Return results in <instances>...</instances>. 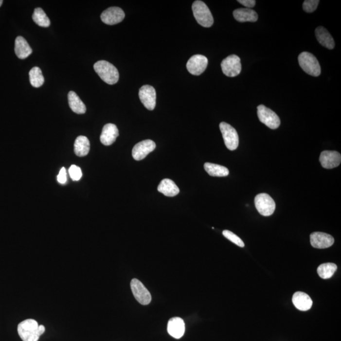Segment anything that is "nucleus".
Returning a JSON list of instances; mask_svg holds the SVG:
<instances>
[{
  "label": "nucleus",
  "instance_id": "1a4fd4ad",
  "mask_svg": "<svg viewBox=\"0 0 341 341\" xmlns=\"http://www.w3.org/2000/svg\"><path fill=\"white\" fill-rule=\"evenodd\" d=\"M130 287L133 296L140 304L147 305L151 302V294L141 281L137 279H133L130 283Z\"/></svg>",
  "mask_w": 341,
  "mask_h": 341
},
{
  "label": "nucleus",
  "instance_id": "a878e982",
  "mask_svg": "<svg viewBox=\"0 0 341 341\" xmlns=\"http://www.w3.org/2000/svg\"><path fill=\"white\" fill-rule=\"evenodd\" d=\"M34 22L40 27H48L51 22L46 13L41 8H36L33 15Z\"/></svg>",
  "mask_w": 341,
  "mask_h": 341
},
{
  "label": "nucleus",
  "instance_id": "473e14b6",
  "mask_svg": "<svg viewBox=\"0 0 341 341\" xmlns=\"http://www.w3.org/2000/svg\"><path fill=\"white\" fill-rule=\"evenodd\" d=\"M238 2L247 8H253L256 4L255 0H238Z\"/></svg>",
  "mask_w": 341,
  "mask_h": 341
},
{
  "label": "nucleus",
  "instance_id": "f257e3e1",
  "mask_svg": "<svg viewBox=\"0 0 341 341\" xmlns=\"http://www.w3.org/2000/svg\"><path fill=\"white\" fill-rule=\"evenodd\" d=\"M18 331L23 341H38L45 332V327L34 319H27L18 324Z\"/></svg>",
  "mask_w": 341,
  "mask_h": 341
},
{
  "label": "nucleus",
  "instance_id": "393cba45",
  "mask_svg": "<svg viewBox=\"0 0 341 341\" xmlns=\"http://www.w3.org/2000/svg\"><path fill=\"white\" fill-rule=\"evenodd\" d=\"M204 169L206 172L211 177H224L229 175V170L226 167L221 165L206 162L204 164Z\"/></svg>",
  "mask_w": 341,
  "mask_h": 341
},
{
  "label": "nucleus",
  "instance_id": "dca6fc26",
  "mask_svg": "<svg viewBox=\"0 0 341 341\" xmlns=\"http://www.w3.org/2000/svg\"><path fill=\"white\" fill-rule=\"evenodd\" d=\"M168 332L171 336L175 339H180L183 336L185 331V325L183 320L179 317H173L169 320L168 323Z\"/></svg>",
  "mask_w": 341,
  "mask_h": 341
},
{
  "label": "nucleus",
  "instance_id": "6e6552de",
  "mask_svg": "<svg viewBox=\"0 0 341 341\" xmlns=\"http://www.w3.org/2000/svg\"><path fill=\"white\" fill-rule=\"evenodd\" d=\"M221 69L224 75L228 77H236L240 73L241 71L240 58L237 55H230L222 60Z\"/></svg>",
  "mask_w": 341,
  "mask_h": 341
},
{
  "label": "nucleus",
  "instance_id": "4be33fe9",
  "mask_svg": "<svg viewBox=\"0 0 341 341\" xmlns=\"http://www.w3.org/2000/svg\"><path fill=\"white\" fill-rule=\"evenodd\" d=\"M158 191L167 197H175L179 194V189L173 180L164 179L158 188Z\"/></svg>",
  "mask_w": 341,
  "mask_h": 341
},
{
  "label": "nucleus",
  "instance_id": "2f4dec72",
  "mask_svg": "<svg viewBox=\"0 0 341 341\" xmlns=\"http://www.w3.org/2000/svg\"><path fill=\"white\" fill-rule=\"evenodd\" d=\"M58 181L61 184H65L67 182V172L65 168L61 169L58 175Z\"/></svg>",
  "mask_w": 341,
  "mask_h": 341
},
{
  "label": "nucleus",
  "instance_id": "7c9ffc66",
  "mask_svg": "<svg viewBox=\"0 0 341 341\" xmlns=\"http://www.w3.org/2000/svg\"><path fill=\"white\" fill-rule=\"evenodd\" d=\"M70 177L73 181H78L82 177V170L79 167L72 165L69 170Z\"/></svg>",
  "mask_w": 341,
  "mask_h": 341
},
{
  "label": "nucleus",
  "instance_id": "6ab92c4d",
  "mask_svg": "<svg viewBox=\"0 0 341 341\" xmlns=\"http://www.w3.org/2000/svg\"><path fill=\"white\" fill-rule=\"evenodd\" d=\"M15 52L18 58L24 60L30 56L33 50L24 37L18 36L15 41Z\"/></svg>",
  "mask_w": 341,
  "mask_h": 341
},
{
  "label": "nucleus",
  "instance_id": "5701e85b",
  "mask_svg": "<svg viewBox=\"0 0 341 341\" xmlns=\"http://www.w3.org/2000/svg\"><path fill=\"white\" fill-rule=\"evenodd\" d=\"M90 150V142L86 136H78L74 144V152L78 157L88 155Z\"/></svg>",
  "mask_w": 341,
  "mask_h": 341
},
{
  "label": "nucleus",
  "instance_id": "9d476101",
  "mask_svg": "<svg viewBox=\"0 0 341 341\" xmlns=\"http://www.w3.org/2000/svg\"><path fill=\"white\" fill-rule=\"evenodd\" d=\"M208 65V60L202 54H196L192 56L186 64L188 71L194 75H200L204 73Z\"/></svg>",
  "mask_w": 341,
  "mask_h": 341
},
{
  "label": "nucleus",
  "instance_id": "aec40b11",
  "mask_svg": "<svg viewBox=\"0 0 341 341\" xmlns=\"http://www.w3.org/2000/svg\"><path fill=\"white\" fill-rule=\"evenodd\" d=\"M317 41L326 48L332 50L335 47V42L332 36L323 27H317L315 30Z\"/></svg>",
  "mask_w": 341,
  "mask_h": 341
},
{
  "label": "nucleus",
  "instance_id": "72a5a7b5",
  "mask_svg": "<svg viewBox=\"0 0 341 341\" xmlns=\"http://www.w3.org/2000/svg\"><path fill=\"white\" fill-rule=\"evenodd\" d=\"M3 1L2 0H0V6L2 5V4H3Z\"/></svg>",
  "mask_w": 341,
  "mask_h": 341
},
{
  "label": "nucleus",
  "instance_id": "b1692460",
  "mask_svg": "<svg viewBox=\"0 0 341 341\" xmlns=\"http://www.w3.org/2000/svg\"><path fill=\"white\" fill-rule=\"evenodd\" d=\"M68 99H69L70 108L74 113L80 114L86 113V105L75 92L71 91L68 94Z\"/></svg>",
  "mask_w": 341,
  "mask_h": 341
},
{
  "label": "nucleus",
  "instance_id": "c85d7f7f",
  "mask_svg": "<svg viewBox=\"0 0 341 341\" xmlns=\"http://www.w3.org/2000/svg\"><path fill=\"white\" fill-rule=\"evenodd\" d=\"M222 234L225 237V238L229 239V240L232 241V242L234 243L235 245H238L239 247H244L245 244L239 237L237 236V235L233 233L230 232L229 230H224L222 232Z\"/></svg>",
  "mask_w": 341,
  "mask_h": 341
},
{
  "label": "nucleus",
  "instance_id": "423d86ee",
  "mask_svg": "<svg viewBox=\"0 0 341 341\" xmlns=\"http://www.w3.org/2000/svg\"><path fill=\"white\" fill-rule=\"evenodd\" d=\"M219 128L226 147L230 150H236L239 145V137L236 130L225 122L221 123Z\"/></svg>",
  "mask_w": 341,
  "mask_h": 341
},
{
  "label": "nucleus",
  "instance_id": "f8f14e48",
  "mask_svg": "<svg viewBox=\"0 0 341 341\" xmlns=\"http://www.w3.org/2000/svg\"><path fill=\"white\" fill-rule=\"evenodd\" d=\"M125 17L126 14L122 8L113 6L105 10L101 14V18L105 24L113 25L122 22Z\"/></svg>",
  "mask_w": 341,
  "mask_h": 341
},
{
  "label": "nucleus",
  "instance_id": "bb28decb",
  "mask_svg": "<svg viewBox=\"0 0 341 341\" xmlns=\"http://www.w3.org/2000/svg\"><path fill=\"white\" fill-rule=\"evenodd\" d=\"M338 269L335 264L325 263L321 264L317 269V273L319 276L323 279H327L333 276Z\"/></svg>",
  "mask_w": 341,
  "mask_h": 341
},
{
  "label": "nucleus",
  "instance_id": "20e7f679",
  "mask_svg": "<svg viewBox=\"0 0 341 341\" xmlns=\"http://www.w3.org/2000/svg\"><path fill=\"white\" fill-rule=\"evenodd\" d=\"M300 66L308 75L318 77L321 75V67L314 55L308 52H303L298 56Z\"/></svg>",
  "mask_w": 341,
  "mask_h": 341
},
{
  "label": "nucleus",
  "instance_id": "7ed1b4c3",
  "mask_svg": "<svg viewBox=\"0 0 341 341\" xmlns=\"http://www.w3.org/2000/svg\"><path fill=\"white\" fill-rule=\"evenodd\" d=\"M192 10L196 20L200 25L204 27H210L214 24L213 15L208 6L202 1H194L192 5Z\"/></svg>",
  "mask_w": 341,
  "mask_h": 341
},
{
  "label": "nucleus",
  "instance_id": "f03ea898",
  "mask_svg": "<svg viewBox=\"0 0 341 341\" xmlns=\"http://www.w3.org/2000/svg\"><path fill=\"white\" fill-rule=\"evenodd\" d=\"M94 71L106 83L113 85L119 80V72L113 64L107 61H97L94 65Z\"/></svg>",
  "mask_w": 341,
  "mask_h": 341
},
{
  "label": "nucleus",
  "instance_id": "4468645a",
  "mask_svg": "<svg viewBox=\"0 0 341 341\" xmlns=\"http://www.w3.org/2000/svg\"><path fill=\"white\" fill-rule=\"evenodd\" d=\"M310 243L315 249H327L334 244V239L331 235L325 233L314 232L310 234Z\"/></svg>",
  "mask_w": 341,
  "mask_h": 341
},
{
  "label": "nucleus",
  "instance_id": "39448f33",
  "mask_svg": "<svg viewBox=\"0 0 341 341\" xmlns=\"http://www.w3.org/2000/svg\"><path fill=\"white\" fill-rule=\"evenodd\" d=\"M257 115L260 122L270 129L275 130L280 126L281 120L277 114L264 105L258 106Z\"/></svg>",
  "mask_w": 341,
  "mask_h": 341
},
{
  "label": "nucleus",
  "instance_id": "c756f323",
  "mask_svg": "<svg viewBox=\"0 0 341 341\" xmlns=\"http://www.w3.org/2000/svg\"><path fill=\"white\" fill-rule=\"evenodd\" d=\"M319 3V0H305L303 4V8L307 13H312L317 9Z\"/></svg>",
  "mask_w": 341,
  "mask_h": 341
},
{
  "label": "nucleus",
  "instance_id": "412c9836",
  "mask_svg": "<svg viewBox=\"0 0 341 341\" xmlns=\"http://www.w3.org/2000/svg\"><path fill=\"white\" fill-rule=\"evenodd\" d=\"M235 19L239 22H255L258 20V15L255 10L250 8H239L233 12Z\"/></svg>",
  "mask_w": 341,
  "mask_h": 341
},
{
  "label": "nucleus",
  "instance_id": "9b49d317",
  "mask_svg": "<svg viewBox=\"0 0 341 341\" xmlns=\"http://www.w3.org/2000/svg\"><path fill=\"white\" fill-rule=\"evenodd\" d=\"M139 97L144 107L147 109L153 110L156 105V92L155 89L149 85H145L139 90Z\"/></svg>",
  "mask_w": 341,
  "mask_h": 341
},
{
  "label": "nucleus",
  "instance_id": "a211bd4d",
  "mask_svg": "<svg viewBox=\"0 0 341 341\" xmlns=\"http://www.w3.org/2000/svg\"><path fill=\"white\" fill-rule=\"evenodd\" d=\"M293 305L300 311H308L312 306L313 302L310 296L304 292L298 291L293 294Z\"/></svg>",
  "mask_w": 341,
  "mask_h": 341
},
{
  "label": "nucleus",
  "instance_id": "ddd939ff",
  "mask_svg": "<svg viewBox=\"0 0 341 341\" xmlns=\"http://www.w3.org/2000/svg\"><path fill=\"white\" fill-rule=\"evenodd\" d=\"M156 145L151 140H145L138 143L132 150V156L136 161L143 160L150 152L156 149Z\"/></svg>",
  "mask_w": 341,
  "mask_h": 341
},
{
  "label": "nucleus",
  "instance_id": "cd10ccee",
  "mask_svg": "<svg viewBox=\"0 0 341 341\" xmlns=\"http://www.w3.org/2000/svg\"><path fill=\"white\" fill-rule=\"evenodd\" d=\"M29 80L34 88H38L42 86L44 82L41 70L39 67H33L29 72Z\"/></svg>",
  "mask_w": 341,
  "mask_h": 341
},
{
  "label": "nucleus",
  "instance_id": "0eeeda50",
  "mask_svg": "<svg viewBox=\"0 0 341 341\" xmlns=\"http://www.w3.org/2000/svg\"><path fill=\"white\" fill-rule=\"evenodd\" d=\"M255 205L258 213L263 216H270L274 214L275 203L269 195L258 194L255 198Z\"/></svg>",
  "mask_w": 341,
  "mask_h": 341
},
{
  "label": "nucleus",
  "instance_id": "f3484780",
  "mask_svg": "<svg viewBox=\"0 0 341 341\" xmlns=\"http://www.w3.org/2000/svg\"><path fill=\"white\" fill-rule=\"evenodd\" d=\"M119 135V131L115 125L108 124L104 126L100 137L101 143L105 145H111Z\"/></svg>",
  "mask_w": 341,
  "mask_h": 341
},
{
  "label": "nucleus",
  "instance_id": "2eb2a0df",
  "mask_svg": "<svg viewBox=\"0 0 341 341\" xmlns=\"http://www.w3.org/2000/svg\"><path fill=\"white\" fill-rule=\"evenodd\" d=\"M322 166L325 169H332L340 166L341 162V154L337 151L324 150L320 156Z\"/></svg>",
  "mask_w": 341,
  "mask_h": 341
}]
</instances>
